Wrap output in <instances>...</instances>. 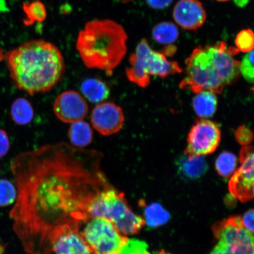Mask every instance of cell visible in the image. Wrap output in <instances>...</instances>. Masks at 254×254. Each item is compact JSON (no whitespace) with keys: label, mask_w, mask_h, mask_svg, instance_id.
<instances>
[{"label":"cell","mask_w":254,"mask_h":254,"mask_svg":"<svg viewBox=\"0 0 254 254\" xmlns=\"http://www.w3.org/2000/svg\"><path fill=\"white\" fill-rule=\"evenodd\" d=\"M85 98L93 103H100L109 98L110 91L106 82L96 78L85 79L81 85Z\"/></svg>","instance_id":"cell-18"},{"label":"cell","mask_w":254,"mask_h":254,"mask_svg":"<svg viewBox=\"0 0 254 254\" xmlns=\"http://www.w3.org/2000/svg\"><path fill=\"white\" fill-rule=\"evenodd\" d=\"M93 131L89 124L84 120L71 124L68 137L74 147L84 148L93 141Z\"/></svg>","instance_id":"cell-16"},{"label":"cell","mask_w":254,"mask_h":254,"mask_svg":"<svg viewBox=\"0 0 254 254\" xmlns=\"http://www.w3.org/2000/svg\"><path fill=\"white\" fill-rule=\"evenodd\" d=\"M176 47L170 45V47H168L166 50H164V52L163 53L166 56H170L174 55V53L176 52Z\"/></svg>","instance_id":"cell-31"},{"label":"cell","mask_w":254,"mask_h":254,"mask_svg":"<svg viewBox=\"0 0 254 254\" xmlns=\"http://www.w3.org/2000/svg\"><path fill=\"white\" fill-rule=\"evenodd\" d=\"M254 50H252L247 53L240 64V72L250 83H253L254 82Z\"/></svg>","instance_id":"cell-26"},{"label":"cell","mask_w":254,"mask_h":254,"mask_svg":"<svg viewBox=\"0 0 254 254\" xmlns=\"http://www.w3.org/2000/svg\"><path fill=\"white\" fill-rule=\"evenodd\" d=\"M236 45L237 49L241 52L249 53L253 50L254 47V36L252 30L241 31L236 38Z\"/></svg>","instance_id":"cell-25"},{"label":"cell","mask_w":254,"mask_h":254,"mask_svg":"<svg viewBox=\"0 0 254 254\" xmlns=\"http://www.w3.org/2000/svg\"><path fill=\"white\" fill-rule=\"evenodd\" d=\"M4 60L15 86L31 96L53 90L65 72L61 51L43 39L21 44L6 53Z\"/></svg>","instance_id":"cell-2"},{"label":"cell","mask_w":254,"mask_h":254,"mask_svg":"<svg viewBox=\"0 0 254 254\" xmlns=\"http://www.w3.org/2000/svg\"><path fill=\"white\" fill-rule=\"evenodd\" d=\"M248 1H249V0H236V1H235V2L238 5H239L240 7H243V6L247 4Z\"/></svg>","instance_id":"cell-33"},{"label":"cell","mask_w":254,"mask_h":254,"mask_svg":"<svg viewBox=\"0 0 254 254\" xmlns=\"http://www.w3.org/2000/svg\"><path fill=\"white\" fill-rule=\"evenodd\" d=\"M5 55L3 54L2 51L0 49V62L2 61V60H4Z\"/></svg>","instance_id":"cell-34"},{"label":"cell","mask_w":254,"mask_h":254,"mask_svg":"<svg viewBox=\"0 0 254 254\" xmlns=\"http://www.w3.org/2000/svg\"><path fill=\"white\" fill-rule=\"evenodd\" d=\"M237 158L234 154L228 151L222 152L215 162L217 172L222 177L229 178L236 170Z\"/></svg>","instance_id":"cell-23"},{"label":"cell","mask_w":254,"mask_h":254,"mask_svg":"<svg viewBox=\"0 0 254 254\" xmlns=\"http://www.w3.org/2000/svg\"><path fill=\"white\" fill-rule=\"evenodd\" d=\"M212 231L218 242L210 254H254V234L244 227L241 217L217 222Z\"/></svg>","instance_id":"cell-7"},{"label":"cell","mask_w":254,"mask_h":254,"mask_svg":"<svg viewBox=\"0 0 254 254\" xmlns=\"http://www.w3.org/2000/svg\"><path fill=\"white\" fill-rule=\"evenodd\" d=\"M173 16L181 27L191 31L201 28L206 19L205 9L198 0H180L175 5Z\"/></svg>","instance_id":"cell-13"},{"label":"cell","mask_w":254,"mask_h":254,"mask_svg":"<svg viewBox=\"0 0 254 254\" xmlns=\"http://www.w3.org/2000/svg\"><path fill=\"white\" fill-rule=\"evenodd\" d=\"M254 210L253 209H250L244 214V217L241 218L243 224L247 230L254 234Z\"/></svg>","instance_id":"cell-29"},{"label":"cell","mask_w":254,"mask_h":254,"mask_svg":"<svg viewBox=\"0 0 254 254\" xmlns=\"http://www.w3.org/2000/svg\"><path fill=\"white\" fill-rule=\"evenodd\" d=\"M92 126L100 134L110 136L122 129L125 116L122 108L112 102L98 103L90 116Z\"/></svg>","instance_id":"cell-11"},{"label":"cell","mask_w":254,"mask_h":254,"mask_svg":"<svg viewBox=\"0 0 254 254\" xmlns=\"http://www.w3.org/2000/svg\"><path fill=\"white\" fill-rule=\"evenodd\" d=\"M173 1V0H147L148 5L156 9L166 8Z\"/></svg>","instance_id":"cell-30"},{"label":"cell","mask_w":254,"mask_h":254,"mask_svg":"<svg viewBox=\"0 0 254 254\" xmlns=\"http://www.w3.org/2000/svg\"><path fill=\"white\" fill-rule=\"evenodd\" d=\"M221 133L217 124L201 119L196 120L190 129L184 154L204 156L214 152L221 142Z\"/></svg>","instance_id":"cell-9"},{"label":"cell","mask_w":254,"mask_h":254,"mask_svg":"<svg viewBox=\"0 0 254 254\" xmlns=\"http://www.w3.org/2000/svg\"><path fill=\"white\" fill-rule=\"evenodd\" d=\"M193 110L199 118H209L217 111L218 100L215 93L209 91H202L196 94L192 101Z\"/></svg>","instance_id":"cell-17"},{"label":"cell","mask_w":254,"mask_h":254,"mask_svg":"<svg viewBox=\"0 0 254 254\" xmlns=\"http://www.w3.org/2000/svg\"><path fill=\"white\" fill-rule=\"evenodd\" d=\"M88 212L90 218H104L112 222L125 236L138 233L145 225L144 219L131 210L124 193L114 187L98 194Z\"/></svg>","instance_id":"cell-5"},{"label":"cell","mask_w":254,"mask_h":254,"mask_svg":"<svg viewBox=\"0 0 254 254\" xmlns=\"http://www.w3.org/2000/svg\"><path fill=\"white\" fill-rule=\"evenodd\" d=\"M239 52L224 41L195 48L186 60V76L180 87L195 94L209 91L221 94L225 85L239 77L240 62L234 59Z\"/></svg>","instance_id":"cell-3"},{"label":"cell","mask_w":254,"mask_h":254,"mask_svg":"<svg viewBox=\"0 0 254 254\" xmlns=\"http://www.w3.org/2000/svg\"><path fill=\"white\" fill-rule=\"evenodd\" d=\"M160 254H168L164 252H161V253Z\"/></svg>","instance_id":"cell-37"},{"label":"cell","mask_w":254,"mask_h":254,"mask_svg":"<svg viewBox=\"0 0 254 254\" xmlns=\"http://www.w3.org/2000/svg\"><path fill=\"white\" fill-rule=\"evenodd\" d=\"M53 111L57 119L71 125L84 120L88 113V106L86 100L77 91L67 90L57 97Z\"/></svg>","instance_id":"cell-12"},{"label":"cell","mask_w":254,"mask_h":254,"mask_svg":"<svg viewBox=\"0 0 254 254\" xmlns=\"http://www.w3.org/2000/svg\"><path fill=\"white\" fill-rule=\"evenodd\" d=\"M102 152L65 142L22 152L11 164L17 197L12 228L28 254H52L59 237L79 231L89 208L113 186L103 169Z\"/></svg>","instance_id":"cell-1"},{"label":"cell","mask_w":254,"mask_h":254,"mask_svg":"<svg viewBox=\"0 0 254 254\" xmlns=\"http://www.w3.org/2000/svg\"><path fill=\"white\" fill-rule=\"evenodd\" d=\"M216 1H219V2H226L230 1V0H216Z\"/></svg>","instance_id":"cell-36"},{"label":"cell","mask_w":254,"mask_h":254,"mask_svg":"<svg viewBox=\"0 0 254 254\" xmlns=\"http://www.w3.org/2000/svg\"><path fill=\"white\" fill-rule=\"evenodd\" d=\"M145 221L150 227L161 226L167 223L170 218L168 212L157 203H154L145 208Z\"/></svg>","instance_id":"cell-22"},{"label":"cell","mask_w":254,"mask_h":254,"mask_svg":"<svg viewBox=\"0 0 254 254\" xmlns=\"http://www.w3.org/2000/svg\"><path fill=\"white\" fill-rule=\"evenodd\" d=\"M10 114L15 124L25 126L33 121L34 111L31 103L26 98H18L12 104Z\"/></svg>","instance_id":"cell-19"},{"label":"cell","mask_w":254,"mask_h":254,"mask_svg":"<svg viewBox=\"0 0 254 254\" xmlns=\"http://www.w3.org/2000/svg\"><path fill=\"white\" fill-rule=\"evenodd\" d=\"M17 197V190L8 180H0V207L13 204Z\"/></svg>","instance_id":"cell-24"},{"label":"cell","mask_w":254,"mask_h":254,"mask_svg":"<svg viewBox=\"0 0 254 254\" xmlns=\"http://www.w3.org/2000/svg\"><path fill=\"white\" fill-rule=\"evenodd\" d=\"M127 40L125 28L117 22L110 19L93 20L79 32L76 49L88 68L110 71L125 58Z\"/></svg>","instance_id":"cell-4"},{"label":"cell","mask_w":254,"mask_h":254,"mask_svg":"<svg viewBox=\"0 0 254 254\" xmlns=\"http://www.w3.org/2000/svg\"><path fill=\"white\" fill-rule=\"evenodd\" d=\"M235 136L239 144L243 146L249 145L253 140V132L245 126H241L235 132Z\"/></svg>","instance_id":"cell-27"},{"label":"cell","mask_w":254,"mask_h":254,"mask_svg":"<svg viewBox=\"0 0 254 254\" xmlns=\"http://www.w3.org/2000/svg\"><path fill=\"white\" fill-rule=\"evenodd\" d=\"M25 18L24 23L27 26L46 20L47 11L45 5L40 0L25 2L23 6Z\"/></svg>","instance_id":"cell-21"},{"label":"cell","mask_w":254,"mask_h":254,"mask_svg":"<svg viewBox=\"0 0 254 254\" xmlns=\"http://www.w3.org/2000/svg\"><path fill=\"white\" fill-rule=\"evenodd\" d=\"M152 36L157 43L171 45L179 39V28L171 22L164 21L155 25L152 30Z\"/></svg>","instance_id":"cell-20"},{"label":"cell","mask_w":254,"mask_h":254,"mask_svg":"<svg viewBox=\"0 0 254 254\" xmlns=\"http://www.w3.org/2000/svg\"><path fill=\"white\" fill-rule=\"evenodd\" d=\"M180 172L190 179H196L202 176L208 169V165L204 157L189 156L184 154L178 161Z\"/></svg>","instance_id":"cell-15"},{"label":"cell","mask_w":254,"mask_h":254,"mask_svg":"<svg viewBox=\"0 0 254 254\" xmlns=\"http://www.w3.org/2000/svg\"><path fill=\"white\" fill-rule=\"evenodd\" d=\"M254 157L253 146H244L240 153L241 167L230 181L231 195L241 202H247L254 198Z\"/></svg>","instance_id":"cell-10"},{"label":"cell","mask_w":254,"mask_h":254,"mask_svg":"<svg viewBox=\"0 0 254 254\" xmlns=\"http://www.w3.org/2000/svg\"><path fill=\"white\" fill-rule=\"evenodd\" d=\"M81 233L97 254H117L128 240L112 222L104 218H91Z\"/></svg>","instance_id":"cell-8"},{"label":"cell","mask_w":254,"mask_h":254,"mask_svg":"<svg viewBox=\"0 0 254 254\" xmlns=\"http://www.w3.org/2000/svg\"><path fill=\"white\" fill-rule=\"evenodd\" d=\"M56 254H93L80 231L66 232L59 237L53 247Z\"/></svg>","instance_id":"cell-14"},{"label":"cell","mask_w":254,"mask_h":254,"mask_svg":"<svg viewBox=\"0 0 254 254\" xmlns=\"http://www.w3.org/2000/svg\"><path fill=\"white\" fill-rule=\"evenodd\" d=\"M10 148V141L4 130L0 129V158L7 155Z\"/></svg>","instance_id":"cell-28"},{"label":"cell","mask_w":254,"mask_h":254,"mask_svg":"<svg viewBox=\"0 0 254 254\" xmlns=\"http://www.w3.org/2000/svg\"><path fill=\"white\" fill-rule=\"evenodd\" d=\"M118 1L122 3H127L130 1H132L133 0H118Z\"/></svg>","instance_id":"cell-35"},{"label":"cell","mask_w":254,"mask_h":254,"mask_svg":"<svg viewBox=\"0 0 254 254\" xmlns=\"http://www.w3.org/2000/svg\"><path fill=\"white\" fill-rule=\"evenodd\" d=\"M7 10L4 0H0V13Z\"/></svg>","instance_id":"cell-32"},{"label":"cell","mask_w":254,"mask_h":254,"mask_svg":"<svg viewBox=\"0 0 254 254\" xmlns=\"http://www.w3.org/2000/svg\"><path fill=\"white\" fill-rule=\"evenodd\" d=\"M130 66L126 70L128 80L139 87L145 88L150 83V75L166 78L182 72L177 62L168 60L163 53L155 52L143 39L129 57Z\"/></svg>","instance_id":"cell-6"},{"label":"cell","mask_w":254,"mask_h":254,"mask_svg":"<svg viewBox=\"0 0 254 254\" xmlns=\"http://www.w3.org/2000/svg\"><path fill=\"white\" fill-rule=\"evenodd\" d=\"M93 254H95V253H94Z\"/></svg>","instance_id":"cell-38"}]
</instances>
